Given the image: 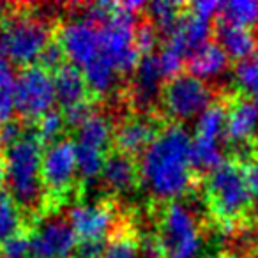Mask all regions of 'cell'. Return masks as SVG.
<instances>
[{
    "label": "cell",
    "instance_id": "obj_1",
    "mask_svg": "<svg viewBox=\"0 0 258 258\" xmlns=\"http://www.w3.org/2000/svg\"><path fill=\"white\" fill-rule=\"evenodd\" d=\"M191 137L182 124L168 122L138 159L140 186L161 204L197 191L202 179L191 165Z\"/></svg>",
    "mask_w": 258,
    "mask_h": 258
},
{
    "label": "cell",
    "instance_id": "obj_2",
    "mask_svg": "<svg viewBox=\"0 0 258 258\" xmlns=\"http://www.w3.org/2000/svg\"><path fill=\"white\" fill-rule=\"evenodd\" d=\"M43 152L44 144L34 125L27 129L15 145L4 151L8 193L23 212L29 230L44 218V187L41 179Z\"/></svg>",
    "mask_w": 258,
    "mask_h": 258
},
{
    "label": "cell",
    "instance_id": "obj_3",
    "mask_svg": "<svg viewBox=\"0 0 258 258\" xmlns=\"http://www.w3.org/2000/svg\"><path fill=\"white\" fill-rule=\"evenodd\" d=\"M200 186H204L205 207L214 226L223 232H233L246 223L253 209V193L239 161L226 159L202 179Z\"/></svg>",
    "mask_w": 258,
    "mask_h": 258
},
{
    "label": "cell",
    "instance_id": "obj_4",
    "mask_svg": "<svg viewBox=\"0 0 258 258\" xmlns=\"http://www.w3.org/2000/svg\"><path fill=\"white\" fill-rule=\"evenodd\" d=\"M53 32L51 23L37 13V8L11 4L0 20V60L22 68L37 64Z\"/></svg>",
    "mask_w": 258,
    "mask_h": 258
},
{
    "label": "cell",
    "instance_id": "obj_5",
    "mask_svg": "<svg viewBox=\"0 0 258 258\" xmlns=\"http://www.w3.org/2000/svg\"><path fill=\"white\" fill-rule=\"evenodd\" d=\"M41 179L44 187V218L57 214L71 197H80L78 168L73 138L62 137L46 145L41 163Z\"/></svg>",
    "mask_w": 258,
    "mask_h": 258
},
{
    "label": "cell",
    "instance_id": "obj_6",
    "mask_svg": "<svg viewBox=\"0 0 258 258\" xmlns=\"http://www.w3.org/2000/svg\"><path fill=\"white\" fill-rule=\"evenodd\" d=\"M154 239L161 258H198L204 232L197 216L179 200L161 204Z\"/></svg>",
    "mask_w": 258,
    "mask_h": 258
},
{
    "label": "cell",
    "instance_id": "obj_7",
    "mask_svg": "<svg viewBox=\"0 0 258 258\" xmlns=\"http://www.w3.org/2000/svg\"><path fill=\"white\" fill-rule=\"evenodd\" d=\"M214 103V92L204 80L182 71L175 78L166 80L159 92L161 115L166 122H180L200 115Z\"/></svg>",
    "mask_w": 258,
    "mask_h": 258
},
{
    "label": "cell",
    "instance_id": "obj_8",
    "mask_svg": "<svg viewBox=\"0 0 258 258\" xmlns=\"http://www.w3.org/2000/svg\"><path fill=\"white\" fill-rule=\"evenodd\" d=\"M55 97L53 75L39 64L22 68L16 76L15 108L18 118L25 124L34 125L44 113L53 110Z\"/></svg>",
    "mask_w": 258,
    "mask_h": 258
},
{
    "label": "cell",
    "instance_id": "obj_9",
    "mask_svg": "<svg viewBox=\"0 0 258 258\" xmlns=\"http://www.w3.org/2000/svg\"><path fill=\"white\" fill-rule=\"evenodd\" d=\"M223 99L226 104L225 140L233 147V159L242 165L256 154L253 142L258 127V99L240 92L225 96Z\"/></svg>",
    "mask_w": 258,
    "mask_h": 258
},
{
    "label": "cell",
    "instance_id": "obj_10",
    "mask_svg": "<svg viewBox=\"0 0 258 258\" xmlns=\"http://www.w3.org/2000/svg\"><path fill=\"white\" fill-rule=\"evenodd\" d=\"M168 122L159 111L129 113L113 129L111 149L135 159H140V156L151 147V144L158 138V135L161 133V129Z\"/></svg>",
    "mask_w": 258,
    "mask_h": 258
},
{
    "label": "cell",
    "instance_id": "obj_11",
    "mask_svg": "<svg viewBox=\"0 0 258 258\" xmlns=\"http://www.w3.org/2000/svg\"><path fill=\"white\" fill-rule=\"evenodd\" d=\"M68 218L78 240H104L120 219V212L115 198L104 197L97 202H78Z\"/></svg>",
    "mask_w": 258,
    "mask_h": 258
},
{
    "label": "cell",
    "instance_id": "obj_12",
    "mask_svg": "<svg viewBox=\"0 0 258 258\" xmlns=\"http://www.w3.org/2000/svg\"><path fill=\"white\" fill-rule=\"evenodd\" d=\"M53 37L64 50L68 62L80 69L101 55L99 27L85 18H75L60 23L55 29Z\"/></svg>",
    "mask_w": 258,
    "mask_h": 258
},
{
    "label": "cell",
    "instance_id": "obj_13",
    "mask_svg": "<svg viewBox=\"0 0 258 258\" xmlns=\"http://www.w3.org/2000/svg\"><path fill=\"white\" fill-rule=\"evenodd\" d=\"M99 179L103 186L110 191L111 198L131 193L140 186L138 159L111 149L106 154Z\"/></svg>",
    "mask_w": 258,
    "mask_h": 258
},
{
    "label": "cell",
    "instance_id": "obj_14",
    "mask_svg": "<svg viewBox=\"0 0 258 258\" xmlns=\"http://www.w3.org/2000/svg\"><path fill=\"white\" fill-rule=\"evenodd\" d=\"M211 36H212L211 22L205 18H200L195 13H191L189 8L186 6V11L179 18L175 29L166 37V46L173 48L184 58H187L195 50L207 44Z\"/></svg>",
    "mask_w": 258,
    "mask_h": 258
},
{
    "label": "cell",
    "instance_id": "obj_15",
    "mask_svg": "<svg viewBox=\"0 0 258 258\" xmlns=\"http://www.w3.org/2000/svg\"><path fill=\"white\" fill-rule=\"evenodd\" d=\"M212 36L214 43L223 48L230 60H237V64L258 51V32L253 27L228 25L216 20L212 25Z\"/></svg>",
    "mask_w": 258,
    "mask_h": 258
},
{
    "label": "cell",
    "instance_id": "obj_16",
    "mask_svg": "<svg viewBox=\"0 0 258 258\" xmlns=\"http://www.w3.org/2000/svg\"><path fill=\"white\" fill-rule=\"evenodd\" d=\"M53 75V85H55V97H57L58 110H66L78 103L94 97L89 90V85L85 82L82 69L76 68L71 62H66L57 69ZM96 99V97H94Z\"/></svg>",
    "mask_w": 258,
    "mask_h": 258
},
{
    "label": "cell",
    "instance_id": "obj_17",
    "mask_svg": "<svg viewBox=\"0 0 258 258\" xmlns=\"http://www.w3.org/2000/svg\"><path fill=\"white\" fill-rule=\"evenodd\" d=\"M230 64L228 55L223 51L219 44L214 41H209L202 48L195 50L184 62V71L197 76L200 80L212 78L216 75H221Z\"/></svg>",
    "mask_w": 258,
    "mask_h": 258
},
{
    "label": "cell",
    "instance_id": "obj_18",
    "mask_svg": "<svg viewBox=\"0 0 258 258\" xmlns=\"http://www.w3.org/2000/svg\"><path fill=\"white\" fill-rule=\"evenodd\" d=\"M75 144L82 145V147H89L99 152L111 151V144H113V125H111L110 118L104 117L103 113H94L83 122L80 127L75 129Z\"/></svg>",
    "mask_w": 258,
    "mask_h": 258
},
{
    "label": "cell",
    "instance_id": "obj_19",
    "mask_svg": "<svg viewBox=\"0 0 258 258\" xmlns=\"http://www.w3.org/2000/svg\"><path fill=\"white\" fill-rule=\"evenodd\" d=\"M142 237L131 221L118 219L115 228L108 235L103 258H140Z\"/></svg>",
    "mask_w": 258,
    "mask_h": 258
},
{
    "label": "cell",
    "instance_id": "obj_20",
    "mask_svg": "<svg viewBox=\"0 0 258 258\" xmlns=\"http://www.w3.org/2000/svg\"><path fill=\"white\" fill-rule=\"evenodd\" d=\"M82 73L85 76V82L89 85V90L96 99L103 96H108L111 90L115 89L118 80V73L115 71V68L110 64L108 58H104L103 55H99L97 58H94L90 64H87L85 68H82Z\"/></svg>",
    "mask_w": 258,
    "mask_h": 258
},
{
    "label": "cell",
    "instance_id": "obj_21",
    "mask_svg": "<svg viewBox=\"0 0 258 258\" xmlns=\"http://www.w3.org/2000/svg\"><path fill=\"white\" fill-rule=\"evenodd\" d=\"M226 125V104L225 99L214 101L209 108H205L200 113L197 122L195 138L209 142H219V138H225Z\"/></svg>",
    "mask_w": 258,
    "mask_h": 258
},
{
    "label": "cell",
    "instance_id": "obj_22",
    "mask_svg": "<svg viewBox=\"0 0 258 258\" xmlns=\"http://www.w3.org/2000/svg\"><path fill=\"white\" fill-rule=\"evenodd\" d=\"M186 6L182 2H170V0H159V2H152L147 4L145 11H147V18L158 29L159 36L161 37H168L172 34V30L175 29L177 22L182 16V13L186 11Z\"/></svg>",
    "mask_w": 258,
    "mask_h": 258
},
{
    "label": "cell",
    "instance_id": "obj_23",
    "mask_svg": "<svg viewBox=\"0 0 258 258\" xmlns=\"http://www.w3.org/2000/svg\"><path fill=\"white\" fill-rule=\"evenodd\" d=\"M22 232H30L25 216L8 189L0 191V244Z\"/></svg>",
    "mask_w": 258,
    "mask_h": 258
},
{
    "label": "cell",
    "instance_id": "obj_24",
    "mask_svg": "<svg viewBox=\"0 0 258 258\" xmlns=\"http://www.w3.org/2000/svg\"><path fill=\"white\" fill-rule=\"evenodd\" d=\"M216 20L228 23V25L253 27L258 22V2H253V0L223 2Z\"/></svg>",
    "mask_w": 258,
    "mask_h": 258
},
{
    "label": "cell",
    "instance_id": "obj_25",
    "mask_svg": "<svg viewBox=\"0 0 258 258\" xmlns=\"http://www.w3.org/2000/svg\"><path fill=\"white\" fill-rule=\"evenodd\" d=\"M16 97V75L13 64L0 60V124L15 118Z\"/></svg>",
    "mask_w": 258,
    "mask_h": 258
},
{
    "label": "cell",
    "instance_id": "obj_26",
    "mask_svg": "<svg viewBox=\"0 0 258 258\" xmlns=\"http://www.w3.org/2000/svg\"><path fill=\"white\" fill-rule=\"evenodd\" d=\"M75 152H76V168H78V177L82 179V184H85L87 180L99 179L106 154L89 147H82V145H76V144H75Z\"/></svg>",
    "mask_w": 258,
    "mask_h": 258
},
{
    "label": "cell",
    "instance_id": "obj_27",
    "mask_svg": "<svg viewBox=\"0 0 258 258\" xmlns=\"http://www.w3.org/2000/svg\"><path fill=\"white\" fill-rule=\"evenodd\" d=\"M36 127V133L37 137L41 138V142L44 144V147L53 142H57L58 138L64 137V127H66V122H64V115L58 108H53L50 110L48 113H44L39 120L34 124Z\"/></svg>",
    "mask_w": 258,
    "mask_h": 258
},
{
    "label": "cell",
    "instance_id": "obj_28",
    "mask_svg": "<svg viewBox=\"0 0 258 258\" xmlns=\"http://www.w3.org/2000/svg\"><path fill=\"white\" fill-rule=\"evenodd\" d=\"M235 83L240 94L258 99V51L235 66Z\"/></svg>",
    "mask_w": 258,
    "mask_h": 258
},
{
    "label": "cell",
    "instance_id": "obj_29",
    "mask_svg": "<svg viewBox=\"0 0 258 258\" xmlns=\"http://www.w3.org/2000/svg\"><path fill=\"white\" fill-rule=\"evenodd\" d=\"M159 39H161V36H159L156 25L144 15V18L138 20L137 29H135V46L140 51L142 57L154 53V50L159 44Z\"/></svg>",
    "mask_w": 258,
    "mask_h": 258
},
{
    "label": "cell",
    "instance_id": "obj_30",
    "mask_svg": "<svg viewBox=\"0 0 258 258\" xmlns=\"http://www.w3.org/2000/svg\"><path fill=\"white\" fill-rule=\"evenodd\" d=\"M158 60H159L161 75L166 82V80L175 78L177 75H180V73L184 71V62H186V58H184L179 51L173 50V48L163 46L158 53Z\"/></svg>",
    "mask_w": 258,
    "mask_h": 258
},
{
    "label": "cell",
    "instance_id": "obj_31",
    "mask_svg": "<svg viewBox=\"0 0 258 258\" xmlns=\"http://www.w3.org/2000/svg\"><path fill=\"white\" fill-rule=\"evenodd\" d=\"M2 258H32L30 253V232H22L0 244Z\"/></svg>",
    "mask_w": 258,
    "mask_h": 258
},
{
    "label": "cell",
    "instance_id": "obj_32",
    "mask_svg": "<svg viewBox=\"0 0 258 258\" xmlns=\"http://www.w3.org/2000/svg\"><path fill=\"white\" fill-rule=\"evenodd\" d=\"M66 62H68V58H66L64 50L60 48L58 41L53 37V39H51L50 43H48V46L43 50V53H41L39 62H37V64L43 66V68L46 69V71L55 73L58 68H60L62 64H66Z\"/></svg>",
    "mask_w": 258,
    "mask_h": 258
},
{
    "label": "cell",
    "instance_id": "obj_33",
    "mask_svg": "<svg viewBox=\"0 0 258 258\" xmlns=\"http://www.w3.org/2000/svg\"><path fill=\"white\" fill-rule=\"evenodd\" d=\"M223 2L218 0H202V2H195V4H187L191 13H195L197 16L205 20H211L212 16H218L219 9H221Z\"/></svg>",
    "mask_w": 258,
    "mask_h": 258
},
{
    "label": "cell",
    "instance_id": "obj_34",
    "mask_svg": "<svg viewBox=\"0 0 258 258\" xmlns=\"http://www.w3.org/2000/svg\"><path fill=\"white\" fill-rule=\"evenodd\" d=\"M6 184V161H4V152H0V191H4Z\"/></svg>",
    "mask_w": 258,
    "mask_h": 258
},
{
    "label": "cell",
    "instance_id": "obj_35",
    "mask_svg": "<svg viewBox=\"0 0 258 258\" xmlns=\"http://www.w3.org/2000/svg\"><path fill=\"white\" fill-rule=\"evenodd\" d=\"M209 258H239V256H235V254H232V253H218V254H212V256H209Z\"/></svg>",
    "mask_w": 258,
    "mask_h": 258
},
{
    "label": "cell",
    "instance_id": "obj_36",
    "mask_svg": "<svg viewBox=\"0 0 258 258\" xmlns=\"http://www.w3.org/2000/svg\"><path fill=\"white\" fill-rule=\"evenodd\" d=\"M9 6H11V4H4V2H0V20H2V16H4L6 13H8Z\"/></svg>",
    "mask_w": 258,
    "mask_h": 258
},
{
    "label": "cell",
    "instance_id": "obj_37",
    "mask_svg": "<svg viewBox=\"0 0 258 258\" xmlns=\"http://www.w3.org/2000/svg\"><path fill=\"white\" fill-rule=\"evenodd\" d=\"M253 207H254V211L258 212V189L253 191Z\"/></svg>",
    "mask_w": 258,
    "mask_h": 258
},
{
    "label": "cell",
    "instance_id": "obj_38",
    "mask_svg": "<svg viewBox=\"0 0 258 258\" xmlns=\"http://www.w3.org/2000/svg\"><path fill=\"white\" fill-rule=\"evenodd\" d=\"M253 258H258V254H254V256H253Z\"/></svg>",
    "mask_w": 258,
    "mask_h": 258
},
{
    "label": "cell",
    "instance_id": "obj_39",
    "mask_svg": "<svg viewBox=\"0 0 258 258\" xmlns=\"http://www.w3.org/2000/svg\"><path fill=\"white\" fill-rule=\"evenodd\" d=\"M0 258H2V251H0Z\"/></svg>",
    "mask_w": 258,
    "mask_h": 258
}]
</instances>
